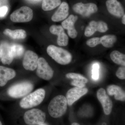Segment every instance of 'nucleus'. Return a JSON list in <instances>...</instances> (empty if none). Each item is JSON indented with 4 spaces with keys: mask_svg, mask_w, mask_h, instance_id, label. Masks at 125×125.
I'll return each instance as SVG.
<instances>
[{
    "mask_svg": "<svg viewBox=\"0 0 125 125\" xmlns=\"http://www.w3.org/2000/svg\"><path fill=\"white\" fill-rule=\"evenodd\" d=\"M67 103L66 98L62 95H58L50 102L48 106L49 115L54 118H58L65 113L67 109Z\"/></svg>",
    "mask_w": 125,
    "mask_h": 125,
    "instance_id": "1",
    "label": "nucleus"
},
{
    "mask_svg": "<svg viewBox=\"0 0 125 125\" xmlns=\"http://www.w3.org/2000/svg\"><path fill=\"white\" fill-rule=\"evenodd\" d=\"M45 94V90L42 88L39 89L29 94L21 101L20 103L21 107L28 109L38 106L44 100Z\"/></svg>",
    "mask_w": 125,
    "mask_h": 125,
    "instance_id": "2",
    "label": "nucleus"
},
{
    "mask_svg": "<svg viewBox=\"0 0 125 125\" xmlns=\"http://www.w3.org/2000/svg\"><path fill=\"white\" fill-rule=\"evenodd\" d=\"M47 51L49 55L60 64H68L71 62V54L61 48L50 45L47 48Z\"/></svg>",
    "mask_w": 125,
    "mask_h": 125,
    "instance_id": "3",
    "label": "nucleus"
},
{
    "mask_svg": "<svg viewBox=\"0 0 125 125\" xmlns=\"http://www.w3.org/2000/svg\"><path fill=\"white\" fill-rule=\"evenodd\" d=\"M33 84L30 82H21L10 87L7 90V94L13 98H21L30 93L33 89Z\"/></svg>",
    "mask_w": 125,
    "mask_h": 125,
    "instance_id": "4",
    "label": "nucleus"
},
{
    "mask_svg": "<svg viewBox=\"0 0 125 125\" xmlns=\"http://www.w3.org/2000/svg\"><path fill=\"white\" fill-rule=\"evenodd\" d=\"M46 114L42 110L33 109L25 113L23 118L25 123L29 125H42L46 120Z\"/></svg>",
    "mask_w": 125,
    "mask_h": 125,
    "instance_id": "5",
    "label": "nucleus"
},
{
    "mask_svg": "<svg viewBox=\"0 0 125 125\" xmlns=\"http://www.w3.org/2000/svg\"><path fill=\"white\" fill-rule=\"evenodd\" d=\"M32 10L28 6L21 7L10 15L11 21L16 23L26 22L32 20L33 17Z\"/></svg>",
    "mask_w": 125,
    "mask_h": 125,
    "instance_id": "6",
    "label": "nucleus"
},
{
    "mask_svg": "<svg viewBox=\"0 0 125 125\" xmlns=\"http://www.w3.org/2000/svg\"><path fill=\"white\" fill-rule=\"evenodd\" d=\"M36 73L37 76L41 79L49 80L53 77L54 71L43 57L39 58Z\"/></svg>",
    "mask_w": 125,
    "mask_h": 125,
    "instance_id": "7",
    "label": "nucleus"
},
{
    "mask_svg": "<svg viewBox=\"0 0 125 125\" xmlns=\"http://www.w3.org/2000/svg\"><path fill=\"white\" fill-rule=\"evenodd\" d=\"M73 10L77 13L84 17H88L96 13L98 10V8L96 5L93 3L83 4L82 2H78L73 6Z\"/></svg>",
    "mask_w": 125,
    "mask_h": 125,
    "instance_id": "8",
    "label": "nucleus"
},
{
    "mask_svg": "<svg viewBox=\"0 0 125 125\" xmlns=\"http://www.w3.org/2000/svg\"><path fill=\"white\" fill-rule=\"evenodd\" d=\"M38 59V56L36 53L32 51H27L25 53L23 59L24 68L27 70H34L37 68Z\"/></svg>",
    "mask_w": 125,
    "mask_h": 125,
    "instance_id": "9",
    "label": "nucleus"
},
{
    "mask_svg": "<svg viewBox=\"0 0 125 125\" xmlns=\"http://www.w3.org/2000/svg\"><path fill=\"white\" fill-rule=\"evenodd\" d=\"M97 97L102 104L104 113L108 115L111 114L113 108V103L107 94L104 89L101 88L98 90L97 93Z\"/></svg>",
    "mask_w": 125,
    "mask_h": 125,
    "instance_id": "10",
    "label": "nucleus"
},
{
    "mask_svg": "<svg viewBox=\"0 0 125 125\" xmlns=\"http://www.w3.org/2000/svg\"><path fill=\"white\" fill-rule=\"evenodd\" d=\"M88 92V89L87 88L75 87L70 89L67 92L65 97L67 105L71 106L75 102L79 100Z\"/></svg>",
    "mask_w": 125,
    "mask_h": 125,
    "instance_id": "11",
    "label": "nucleus"
},
{
    "mask_svg": "<svg viewBox=\"0 0 125 125\" xmlns=\"http://www.w3.org/2000/svg\"><path fill=\"white\" fill-rule=\"evenodd\" d=\"M108 30L107 25L105 22L102 21L96 22L92 21L85 29L84 35L86 37H89L93 35L96 31L104 33L107 31Z\"/></svg>",
    "mask_w": 125,
    "mask_h": 125,
    "instance_id": "12",
    "label": "nucleus"
},
{
    "mask_svg": "<svg viewBox=\"0 0 125 125\" xmlns=\"http://www.w3.org/2000/svg\"><path fill=\"white\" fill-rule=\"evenodd\" d=\"M49 31L52 34L58 36L57 43L58 45L65 46L68 45L69 38L61 25H52L49 29Z\"/></svg>",
    "mask_w": 125,
    "mask_h": 125,
    "instance_id": "13",
    "label": "nucleus"
},
{
    "mask_svg": "<svg viewBox=\"0 0 125 125\" xmlns=\"http://www.w3.org/2000/svg\"><path fill=\"white\" fill-rule=\"evenodd\" d=\"M106 6L109 13L114 16L120 18L125 14L122 5L117 0H107Z\"/></svg>",
    "mask_w": 125,
    "mask_h": 125,
    "instance_id": "14",
    "label": "nucleus"
},
{
    "mask_svg": "<svg viewBox=\"0 0 125 125\" xmlns=\"http://www.w3.org/2000/svg\"><path fill=\"white\" fill-rule=\"evenodd\" d=\"M78 19V17L76 16L71 15L62 23V26L63 28L67 30L68 35L72 38H75L78 35L74 27L75 23Z\"/></svg>",
    "mask_w": 125,
    "mask_h": 125,
    "instance_id": "15",
    "label": "nucleus"
},
{
    "mask_svg": "<svg viewBox=\"0 0 125 125\" xmlns=\"http://www.w3.org/2000/svg\"><path fill=\"white\" fill-rule=\"evenodd\" d=\"M0 50L1 52V60L2 64H10L14 58L11 53L10 45L6 42H2L0 44Z\"/></svg>",
    "mask_w": 125,
    "mask_h": 125,
    "instance_id": "16",
    "label": "nucleus"
},
{
    "mask_svg": "<svg viewBox=\"0 0 125 125\" xmlns=\"http://www.w3.org/2000/svg\"><path fill=\"white\" fill-rule=\"evenodd\" d=\"M16 73L13 69L0 66V87H3L8 81L13 79Z\"/></svg>",
    "mask_w": 125,
    "mask_h": 125,
    "instance_id": "17",
    "label": "nucleus"
},
{
    "mask_svg": "<svg viewBox=\"0 0 125 125\" xmlns=\"http://www.w3.org/2000/svg\"><path fill=\"white\" fill-rule=\"evenodd\" d=\"M69 5L67 2H63L61 3L60 7L52 17V20L55 22L65 19L69 15Z\"/></svg>",
    "mask_w": 125,
    "mask_h": 125,
    "instance_id": "18",
    "label": "nucleus"
},
{
    "mask_svg": "<svg viewBox=\"0 0 125 125\" xmlns=\"http://www.w3.org/2000/svg\"><path fill=\"white\" fill-rule=\"evenodd\" d=\"M107 91L110 96H114L116 100L125 102V92L120 86L114 84L109 85L107 88Z\"/></svg>",
    "mask_w": 125,
    "mask_h": 125,
    "instance_id": "19",
    "label": "nucleus"
},
{
    "mask_svg": "<svg viewBox=\"0 0 125 125\" xmlns=\"http://www.w3.org/2000/svg\"><path fill=\"white\" fill-rule=\"evenodd\" d=\"M3 33L5 35L14 39H24L27 37L26 31L23 29L13 30L7 29L5 30Z\"/></svg>",
    "mask_w": 125,
    "mask_h": 125,
    "instance_id": "20",
    "label": "nucleus"
},
{
    "mask_svg": "<svg viewBox=\"0 0 125 125\" xmlns=\"http://www.w3.org/2000/svg\"><path fill=\"white\" fill-rule=\"evenodd\" d=\"M110 57L114 63L122 66H125V55L118 51H114L110 54Z\"/></svg>",
    "mask_w": 125,
    "mask_h": 125,
    "instance_id": "21",
    "label": "nucleus"
},
{
    "mask_svg": "<svg viewBox=\"0 0 125 125\" xmlns=\"http://www.w3.org/2000/svg\"><path fill=\"white\" fill-rule=\"evenodd\" d=\"M61 3V0H42V8L44 11H49L59 6Z\"/></svg>",
    "mask_w": 125,
    "mask_h": 125,
    "instance_id": "22",
    "label": "nucleus"
},
{
    "mask_svg": "<svg viewBox=\"0 0 125 125\" xmlns=\"http://www.w3.org/2000/svg\"><path fill=\"white\" fill-rule=\"evenodd\" d=\"M101 43L106 48H111L116 42V36L114 35H106L100 38Z\"/></svg>",
    "mask_w": 125,
    "mask_h": 125,
    "instance_id": "23",
    "label": "nucleus"
},
{
    "mask_svg": "<svg viewBox=\"0 0 125 125\" xmlns=\"http://www.w3.org/2000/svg\"><path fill=\"white\" fill-rule=\"evenodd\" d=\"M12 55L14 58H19L22 56L24 52V48L22 45L13 44L10 45Z\"/></svg>",
    "mask_w": 125,
    "mask_h": 125,
    "instance_id": "24",
    "label": "nucleus"
},
{
    "mask_svg": "<svg viewBox=\"0 0 125 125\" xmlns=\"http://www.w3.org/2000/svg\"><path fill=\"white\" fill-rule=\"evenodd\" d=\"M66 77L69 79H72L73 80H80L83 81L85 83H88V80L87 78L80 74L74 73H68L66 75Z\"/></svg>",
    "mask_w": 125,
    "mask_h": 125,
    "instance_id": "25",
    "label": "nucleus"
},
{
    "mask_svg": "<svg viewBox=\"0 0 125 125\" xmlns=\"http://www.w3.org/2000/svg\"><path fill=\"white\" fill-rule=\"evenodd\" d=\"M99 65L98 63L94 64L92 70V78L94 80H97L99 78Z\"/></svg>",
    "mask_w": 125,
    "mask_h": 125,
    "instance_id": "26",
    "label": "nucleus"
},
{
    "mask_svg": "<svg viewBox=\"0 0 125 125\" xmlns=\"http://www.w3.org/2000/svg\"><path fill=\"white\" fill-rule=\"evenodd\" d=\"M86 43L88 46L90 47H94L101 43L100 38L94 37L90 39L87 40Z\"/></svg>",
    "mask_w": 125,
    "mask_h": 125,
    "instance_id": "27",
    "label": "nucleus"
},
{
    "mask_svg": "<svg viewBox=\"0 0 125 125\" xmlns=\"http://www.w3.org/2000/svg\"><path fill=\"white\" fill-rule=\"evenodd\" d=\"M116 75L117 77L120 79L124 80L125 79V66H122L119 67L117 71Z\"/></svg>",
    "mask_w": 125,
    "mask_h": 125,
    "instance_id": "28",
    "label": "nucleus"
},
{
    "mask_svg": "<svg viewBox=\"0 0 125 125\" xmlns=\"http://www.w3.org/2000/svg\"><path fill=\"white\" fill-rule=\"evenodd\" d=\"M71 84L73 86L81 88H84L85 85V83H84L83 81L76 80H73L71 81Z\"/></svg>",
    "mask_w": 125,
    "mask_h": 125,
    "instance_id": "29",
    "label": "nucleus"
},
{
    "mask_svg": "<svg viewBox=\"0 0 125 125\" xmlns=\"http://www.w3.org/2000/svg\"><path fill=\"white\" fill-rule=\"evenodd\" d=\"M8 10L7 6H3L0 7V18L4 17L6 15Z\"/></svg>",
    "mask_w": 125,
    "mask_h": 125,
    "instance_id": "30",
    "label": "nucleus"
},
{
    "mask_svg": "<svg viewBox=\"0 0 125 125\" xmlns=\"http://www.w3.org/2000/svg\"><path fill=\"white\" fill-rule=\"evenodd\" d=\"M122 16H123V17H122V23H123V24H125V14Z\"/></svg>",
    "mask_w": 125,
    "mask_h": 125,
    "instance_id": "31",
    "label": "nucleus"
},
{
    "mask_svg": "<svg viewBox=\"0 0 125 125\" xmlns=\"http://www.w3.org/2000/svg\"><path fill=\"white\" fill-rule=\"evenodd\" d=\"M71 125H80L79 124L76 123H73Z\"/></svg>",
    "mask_w": 125,
    "mask_h": 125,
    "instance_id": "32",
    "label": "nucleus"
},
{
    "mask_svg": "<svg viewBox=\"0 0 125 125\" xmlns=\"http://www.w3.org/2000/svg\"><path fill=\"white\" fill-rule=\"evenodd\" d=\"M1 52L0 50V59H1Z\"/></svg>",
    "mask_w": 125,
    "mask_h": 125,
    "instance_id": "33",
    "label": "nucleus"
},
{
    "mask_svg": "<svg viewBox=\"0 0 125 125\" xmlns=\"http://www.w3.org/2000/svg\"><path fill=\"white\" fill-rule=\"evenodd\" d=\"M32 0L34 1H39L40 0Z\"/></svg>",
    "mask_w": 125,
    "mask_h": 125,
    "instance_id": "34",
    "label": "nucleus"
},
{
    "mask_svg": "<svg viewBox=\"0 0 125 125\" xmlns=\"http://www.w3.org/2000/svg\"><path fill=\"white\" fill-rule=\"evenodd\" d=\"M0 125H2V122L0 121Z\"/></svg>",
    "mask_w": 125,
    "mask_h": 125,
    "instance_id": "35",
    "label": "nucleus"
},
{
    "mask_svg": "<svg viewBox=\"0 0 125 125\" xmlns=\"http://www.w3.org/2000/svg\"><path fill=\"white\" fill-rule=\"evenodd\" d=\"M43 125L42 124V125Z\"/></svg>",
    "mask_w": 125,
    "mask_h": 125,
    "instance_id": "36",
    "label": "nucleus"
}]
</instances>
